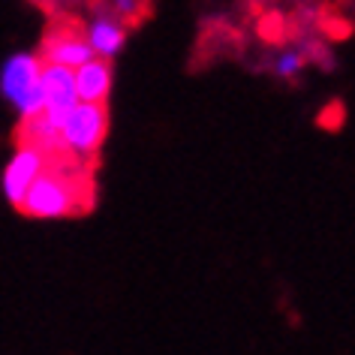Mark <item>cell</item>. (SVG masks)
I'll list each match as a JSON object with an SVG mask.
<instances>
[{
    "label": "cell",
    "instance_id": "3957f363",
    "mask_svg": "<svg viewBox=\"0 0 355 355\" xmlns=\"http://www.w3.org/2000/svg\"><path fill=\"white\" fill-rule=\"evenodd\" d=\"M60 145L73 159H91L100 150L109 132V109L105 103H82L78 100L69 114L60 121Z\"/></svg>",
    "mask_w": 355,
    "mask_h": 355
},
{
    "label": "cell",
    "instance_id": "6da1fadb",
    "mask_svg": "<svg viewBox=\"0 0 355 355\" xmlns=\"http://www.w3.org/2000/svg\"><path fill=\"white\" fill-rule=\"evenodd\" d=\"M82 193H87V184L82 187L67 163H55V168H42L37 175V181L31 184L24 199L19 202V211L40 220L73 217L82 208H87V202H82Z\"/></svg>",
    "mask_w": 355,
    "mask_h": 355
},
{
    "label": "cell",
    "instance_id": "277c9868",
    "mask_svg": "<svg viewBox=\"0 0 355 355\" xmlns=\"http://www.w3.org/2000/svg\"><path fill=\"white\" fill-rule=\"evenodd\" d=\"M40 78H42V94H46L42 114H46V121H51L55 127H60V121H64L69 114V109L78 103L73 69L58 67V64H42Z\"/></svg>",
    "mask_w": 355,
    "mask_h": 355
},
{
    "label": "cell",
    "instance_id": "5b68a950",
    "mask_svg": "<svg viewBox=\"0 0 355 355\" xmlns=\"http://www.w3.org/2000/svg\"><path fill=\"white\" fill-rule=\"evenodd\" d=\"M91 58H94L91 46H87V40L76 28H51L46 37H42V46H40L42 64H58V67L76 69Z\"/></svg>",
    "mask_w": 355,
    "mask_h": 355
},
{
    "label": "cell",
    "instance_id": "7a4b0ae2",
    "mask_svg": "<svg viewBox=\"0 0 355 355\" xmlns=\"http://www.w3.org/2000/svg\"><path fill=\"white\" fill-rule=\"evenodd\" d=\"M42 60L40 55H28L19 51L0 67V94L6 96L19 118H37L46 105V94H42Z\"/></svg>",
    "mask_w": 355,
    "mask_h": 355
},
{
    "label": "cell",
    "instance_id": "ba28073f",
    "mask_svg": "<svg viewBox=\"0 0 355 355\" xmlns=\"http://www.w3.org/2000/svg\"><path fill=\"white\" fill-rule=\"evenodd\" d=\"M85 40H87V46H91L94 58L112 60L123 49V42H127V31H123L114 19H96L91 28H87Z\"/></svg>",
    "mask_w": 355,
    "mask_h": 355
},
{
    "label": "cell",
    "instance_id": "52a82bcc",
    "mask_svg": "<svg viewBox=\"0 0 355 355\" xmlns=\"http://www.w3.org/2000/svg\"><path fill=\"white\" fill-rule=\"evenodd\" d=\"M76 96L82 103H105L112 94V64L105 58H91L73 69Z\"/></svg>",
    "mask_w": 355,
    "mask_h": 355
},
{
    "label": "cell",
    "instance_id": "30bf717a",
    "mask_svg": "<svg viewBox=\"0 0 355 355\" xmlns=\"http://www.w3.org/2000/svg\"><path fill=\"white\" fill-rule=\"evenodd\" d=\"M114 6H118V12H130L132 10V0H118Z\"/></svg>",
    "mask_w": 355,
    "mask_h": 355
},
{
    "label": "cell",
    "instance_id": "9c48e42d",
    "mask_svg": "<svg viewBox=\"0 0 355 355\" xmlns=\"http://www.w3.org/2000/svg\"><path fill=\"white\" fill-rule=\"evenodd\" d=\"M301 55L298 51H283V55L274 60V73L283 76V78H292V76H298V69H301Z\"/></svg>",
    "mask_w": 355,
    "mask_h": 355
},
{
    "label": "cell",
    "instance_id": "8992f818",
    "mask_svg": "<svg viewBox=\"0 0 355 355\" xmlns=\"http://www.w3.org/2000/svg\"><path fill=\"white\" fill-rule=\"evenodd\" d=\"M46 157L40 154L37 148H31V145H19V150L12 154V159L6 163L3 168V196L12 202L15 208H19V202L24 199V193H28V187L33 181H37V175L46 168Z\"/></svg>",
    "mask_w": 355,
    "mask_h": 355
}]
</instances>
